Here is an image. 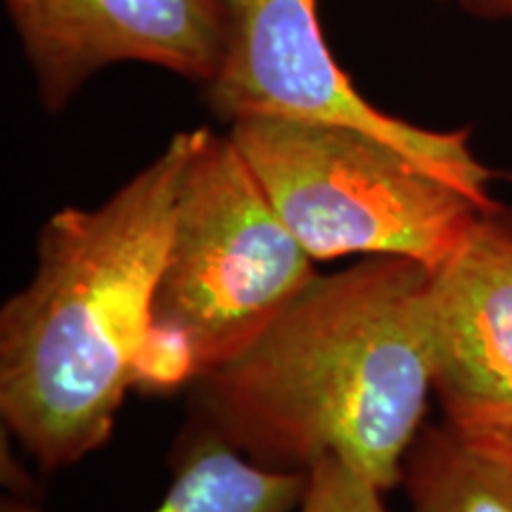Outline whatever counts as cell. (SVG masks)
<instances>
[{"label":"cell","mask_w":512,"mask_h":512,"mask_svg":"<svg viewBox=\"0 0 512 512\" xmlns=\"http://www.w3.org/2000/svg\"><path fill=\"white\" fill-rule=\"evenodd\" d=\"M430 285L401 256L316 273L252 347L195 382L209 430L273 470L332 453L399 486L434 392Z\"/></svg>","instance_id":"1"},{"label":"cell","mask_w":512,"mask_h":512,"mask_svg":"<svg viewBox=\"0 0 512 512\" xmlns=\"http://www.w3.org/2000/svg\"><path fill=\"white\" fill-rule=\"evenodd\" d=\"M195 131L176 133L110 200L67 207L0 313V413L43 472L110 439L152 328V304Z\"/></svg>","instance_id":"2"},{"label":"cell","mask_w":512,"mask_h":512,"mask_svg":"<svg viewBox=\"0 0 512 512\" xmlns=\"http://www.w3.org/2000/svg\"><path fill=\"white\" fill-rule=\"evenodd\" d=\"M313 278L230 136L195 128L136 389L174 392L233 361Z\"/></svg>","instance_id":"3"},{"label":"cell","mask_w":512,"mask_h":512,"mask_svg":"<svg viewBox=\"0 0 512 512\" xmlns=\"http://www.w3.org/2000/svg\"><path fill=\"white\" fill-rule=\"evenodd\" d=\"M230 140L271 207L313 261L401 256L430 271L486 207L432 166L342 126L245 117Z\"/></svg>","instance_id":"4"},{"label":"cell","mask_w":512,"mask_h":512,"mask_svg":"<svg viewBox=\"0 0 512 512\" xmlns=\"http://www.w3.org/2000/svg\"><path fill=\"white\" fill-rule=\"evenodd\" d=\"M228 46L204 88L216 117H280L342 126L399 147L475 195L486 207L494 171L475 157L470 131H432L377 110L339 67L320 29L318 0H223Z\"/></svg>","instance_id":"5"},{"label":"cell","mask_w":512,"mask_h":512,"mask_svg":"<svg viewBox=\"0 0 512 512\" xmlns=\"http://www.w3.org/2000/svg\"><path fill=\"white\" fill-rule=\"evenodd\" d=\"M41 105L62 112L102 69L152 64L207 83L228 46L223 0H3Z\"/></svg>","instance_id":"6"},{"label":"cell","mask_w":512,"mask_h":512,"mask_svg":"<svg viewBox=\"0 0 512 512\" xmlns=\"http://www.w3.org/2000/svg\"><path fill=\"white\" fill-rule=\"evenodd\" d=\"M434 392L475 439L512 437V211H484L430 285Z\"/></svg>","instance_id":"7"},{"label":"cell","mask_w":512,"mask_h":512,"mask_svg":"<svg viewBox=\"0 0 512 512\" xmlns=\"http://www.w3.org/2000/svg\"><path fill=\"white\" fill-rule=\"evenodd\" d=\"M306 470H273L230 446L216 432L202 434L176 463L169 491L150 512H297ZM0 512H43L5 498Z\"/></svg>","instance_id":"8"},{"label":"cell","mask_w":512,"mask_h":512,"mask_svg":"<svg viewBox=\"0 0 512 512\" xmlns=\"http://www.w3.org/2000/svg\"><path fill=\"white\" fill-rule=\"evenodd\" d=\"M411 512H512V465L448 422L420 432L403 465Z\"/></svg>","instance_id":"9"},{"label":"cell","mask_w":512,"mask_h":512,"mask_svg":"<svg viewBox=\"0 0 512 512\" xmlns=\"http://www.w3.org/2000/svg\"><path fill=\"white\" fill-rule=\"evenodd\" d=\"M382 494L358 467L328 453L306 470V489L297 512H389Z\"/></svg>","instance_id":"10"},{"label":"cell","mask_w":512,"mask_h":512,"mask_svg":"<svg viewBox=\"0 0 512 512\" xmlns=\"http://www.w3.org/2000/svg\"><path fill=\"white\" fill-rule=\"evenodd\" d=\"M458 8L482 22L512 24V0H456Z\"/></svg>","instance_id":"11"},{"label":"cell","mask_w":512,"mask_h":512,"mask_svg":"<svg viewBox=\"0 0 512 512\" xmlns=\"http://www.w3.org/2000/svg\"><path fill=\"white\" fill-rule=\"evenodd\" d=\"M475 439V437H472ZM486 441V444H491L494 448H498V451L503 453L505 458H508V463L512 465V437H498V439H482Z\"/></svg>","instance_id":"12"}]
</instances>
